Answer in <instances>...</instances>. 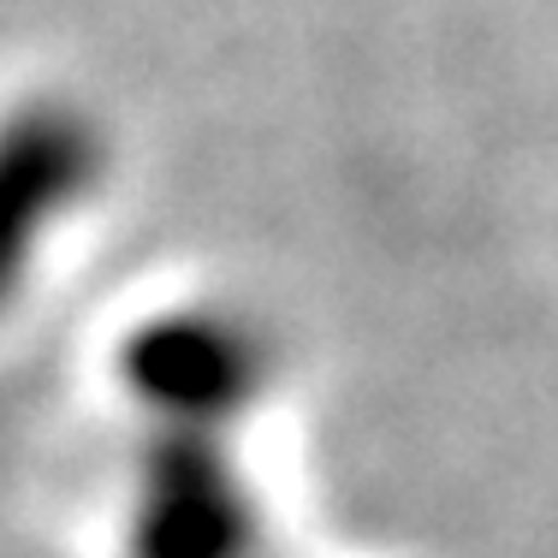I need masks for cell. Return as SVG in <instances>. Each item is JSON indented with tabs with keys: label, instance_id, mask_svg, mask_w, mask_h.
<instances>
[{
	"label": "cell",
	"instance_id": "obj_1",
	"mask_svg": "<svg viewBox=\"0 0 558 558\" xmlns=\"http://www.w3.org/2000/svg\"><path fill=\"white\" fill-rule=\"evenodd\" d=\"M274 351L244 315L191 303L143 322L119 351V380L149 428L232 434L262 404Z\"/></svg>",
	"mask_w": 558,
	"mask_h": 558
},
{
	"label": "cell",
	"instance_id": "obj_2",
	"mask_svg": "<svg viewBox=\"0 0 558 558\" xmlns=\"http://www.w3.org/2000/svg\"><path fill=\"white\" fill-rule=\"evenodd\" d=\"M125 558H262V499L232 458V434L143 428Z\"/></svg>",
	"mask_w": 558,
	"mask_h": 558
},
{
	"label": "cell",
	"instance_id": "obj_3",
	"mask_svg": "<svg viewBox=\"0 0 558 558\" xmlns=\"http://www.w3.org/2000/svg\"><path fill=\"white\" fill-rule=\"evenodd\" d=\"M96 143L77 119L36 113L0 131V310H12L31 279L43 238L96 184Z\"/></svg>",
	"mask_w": 558,
	"mask_h": 558
}]
</instances>
